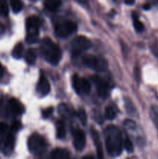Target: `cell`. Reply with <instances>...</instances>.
<instances>
[{"label":"cell","instance_id":"cell-1","mask_svg":"<svg viewBox=\"0 0 158 159\" xmlns=\"http://www.w3.org/2000/svg\"><path fill=\"white\" fill-rule=\"evenodd\" d=\"M105 148L108 155L119 156L122 151V139L119 129L115 126H108L105 129Z\"/></svg>","mask_w":158,"mask_h":159},{"label":"cell","instance_id":"cell-2","mask_svg":"<svg viewBox=\"0 0 158 159\" xmlns=\"http://www.w3.org/2000/svg\"><path fill=\"white\" fill-rule=\"evenodd\" d=\"M41 52L46 61L53 65H57L61 60V50L49 37H45L42 40Z\"/></svg>","mask_w":158,"mask_h":159},{"label":"cell","instance_id":"cell-3","mask_svg":"<svg viewBox=\"0 0 158 159\" xmlns=\"http://www.w3.org/2000/svg\"><path fill=\"white\" fill-rule=\"evenodd\" d=\"M40 23H41V21L36 16H29L26 20V41L29 43H37L38 40Z\"/></svg>","mask_w":158,"mask_h":159},{"label":"cell","instance_id":"cell-4","mask_svg":"<svg viewBox=\"0 0 158 159\" xmlns=\"http://www.w3.org/2000/svg\"><path fill=\"white\" fill-rule=\"evenodd\" d=\"M28 148L33 155H41L46 151V142L43 136L38 134H33L28 139Z\"/></svg>","mask_w":158,"mask_h":159},{"label":"cell","instance_id":"cell-5","mask_svg":"<svg viewBox=\"0 0 158 159\" xmlns=\"http://www.w3.org/2000/svg\"><path fill=\"white\" fill-rule=\"evenodd\" d=\"M82 61L85 66L96 71H103L108 68V63L105 59L94 54H85L82 57Z\"/></svg>","mask_w":158,"mask_h":159},{"label":"cell","instance_id":"cell-6","mask_svg":"<svg viewBox=\"0 0 158 159\" xmlns=\"http://www.w3.org/2000/svg\"><path fill=\"white\" fill-rule=\"evenodd\" d=\"M77 24L71 20H64L57 23L55 26L56 35L60 38H66L77 30Z\"/></svg>","mask_w":158,"mask_h":159},{"label":"cell","instance_id":"cell-7","mask_svg":"<svg viewBox=\"0 0 158 159\" xmlns=\"http://www.w3.org/2000/svg\"><path fill=\"white\" fill-rule=\"evenodd\" d=\"M91 46V43L88 37L77 36L71 42V53L73 55H78L88 50Z\"/></svg>","mask_w":158,"mask_h":159},{"label":"cell","instance_id":"cell-8","mask_svg":"<svg viewBox=\"0 0 158 159\" xmlns=\"http://www.w3.org/2000/svg\"><path fill=\"white\" fill-rule=\"evenodd\" d=\"M15 147V138L12 133L8 132L4 136L0 137V152L5 155H9Z\"/></svg>","mask_w":158,"mask_h":159},{"label":"cell","instance_id":"cell-9","mask_svg":"<svg viewBox=\"0 0 158 159\" xmlns=\"http://www.w3.org/2000/svg\"><path fill=\"white\" fill-rule=\"evenodd\" d=\"M73 87L76 93L79 95L88 94L91 90V84L86 79L79 77L75 75L73 77Z\"/></svg>","mask_w":158,"mask_h":159},{"label":"cell","instance_id":"cell-10","mask_svg":"<svg viewBox=\"0 0 158 159\" xmlns=\"http://www.w3.org/2000/svg\"><path fill=\"white\" fill-rule=\"evenodd\" d=\"M94 83H95L96 89H97L98 94L99 96L102 98H106L109 95L110 92V85L105 79L102 78L95 76L93 78Z\"/></svg>","mask_w":158,"mask_h":159},{"label":"cell","instance_id":"cell-11","mask_svg":"<svg viewBox=\"0 0 158 159\" xmlns=\"http://www.w3.org/2000/svg\"><path fill=\"white\" fill-rule=\"evenodd\" d=\"M73 144L76 150L78 152L83 150L86 145V137L85 133L80 129H77L74 131Z\"/></svg>","mask_w":158,"mask_h":159},{"label":"cell","instance_id":"cell-12","mask_svg":"<svg viewBox=\"0 0 158 159\" xmlns=\"http://www.w3.org/2000/svg\"><path fill=\"white\" fill-rule=\"evenodd\" d=\"M37 91L41 96H45L49 94L50 91V85L47 79L43 75H41L39 79L37 85Z\"/></svg>","mask_w":158,"mask_h":159},{"label":"cell","instance_id":"cell-13","mask_svg":"<svg viewBox=\"0 0 158 159\" xmlns=\"http://www.w3.org/2000/svg\"><path fill=\"white\" fill-rule=\"evenodd\" d=\"M9 109L11 113L15 115V116L22 114L24 112V107L23 106V104L20 101L17 100L16 99H14V98L9 99Z\"/></svg>","mask_w":158,"mask_h":159},{"label":"cell","instance_id":"cell-14","mask_svg":"<svg viewBox=\"0 0 158 159\" xmlns=\"http://www.w3.org/2000/svg\"><path fill=\"white\" fill-rule=\"evenodd\" d=\"M91 134L92 137L93 141H94V146L96 148L98 157L99 159H103V149H102V141H101L99 133L94 129H92V130H91Z\"/></svg>","mask_w":158,"mask_h":159},{"label":"cell","instance_id":"cell-15","mask_svg":"<svg viewBox=\"0 0 158 159\" xmlns=\"http://www.w3.org/2000/svg\"><path fill=\"white\" fill-rule=\"evenodd\" d=\"M58 113L61 116L64 118H71L74 116V109L69 105L65 103L60 104L58 107Z\"/></svg>","mask_w":158,"mask_h":159},{"label":"cell","instance_id":"cell-16","mask_svg":"<svg viewBox=\"0 0 158 159\" xmlns=\"http://www.w3.org/2000/svg\"><path fill=\"white\" fill-rule=\"evenodd\" d=\"M52 159H70L71 155L68 150L64 148H56L51 152Z\"/></svg>","mask_w":158,"mask_h":159},{"label":"cell","instance_id":"cell-17","mask_svg":"<svg viewBox=\"0 0 158 159\" xmlns=\"http://www.w3.org/2000/svg\"><path fill=\"white\" fill-rule=\"evenodd\" d=\"M56 133L59 139H62L66 135V126L63 120H57L56 123Z\"/></svg>","mask_w":158,"mask_h":159},{"label":"cell","instance_id":"cell-18","mask_svg":"<svg viewBox=\"0 0 158 159\" xmlns=\"http://www.w3.org/2000/svg\"><path fill=\"white\" fill-rule=\"evenodd\" d=\"M61 5V0H44V6L50 11H56Z\"/></svg>","mask_w":158,"mask_h":159},{"label":"cell","instance_id":"cell-19","mask_svg":"<svg viewBox=\"0 0 158 159\" xmlns=\"http://www.w3.org/2000/svg\"><path fill=\"white\" fill-rule=\"evenodd\" d=\"M25 60L29 65H33L37 60V52L33 48H29L25 54Z\"/></svg>","mask_w":158,"mask_h":159},{"label":"cell","instance_id":"cell-20","mask_svg":"<svg viewBox=\"0 0 158 159\" xmlns=\"http://www.w3.org/2000/svg\"><path fill=\"white\" fill-rule=\"evenodd\" d=\"M150 116L153 124L158 130V107L153 105L150 109Z\"/></svg>","mask_w":158,"mask_h":159},{"label":"cell","instance_id":"cell-21","mask_svg":"<svg viewBox=\"0 0 158 159\" xmlns=\"http://www.w3.org/2000/svg\"><path fill=\"white\" fill-rule=\"evenodd\" d=\"M23 54V46L21 43H19L15 44L13 50L12 51V57H15L16 59L21 58Z\"/></svg>","mask_w":158,"mask_h":159},{"label":"cell","instance_id":"cell-22","mask_svg":"<svg viewBox=\"0 0 158 159\" xmlns=\"http://www.w3.org/2000/svg\"><path fill=\"white\" fill-rule=\"evenodd\" d=\"M10 6L12 11L15 13L20 12L23 7V4L21 0H10Z\"/></svg>","mask_w":158,"mask_h":159},{"label":"cell","instance_id":"cell-23","mask_svg":"<svg viewBox=\"0 0 158 159\" xmlns=\"http://www.w3.org/2000/svg\"><path fill=\"white\" fill-rule=\"evenodd\" d=\"M133 26H134L135 29L138 31V32H141V31L143 30L144 26L143 24V23L141 21H139V19H138L137 15L135 12H133Z\"/></svg>","mask_w":158,"mask_h":159},{"label":"cell","instance_id":"cell-24","mask_svg":"<svg viewBox=\"0 0 158 159\" xmlns=\"http://www.w3.org/2000/svg\"><path fill=\"white\" fill-rule=\"evenodd\" d=\"M9 11L7 0H0V14L3 16H7L9 15Z\"/></svg>","mask_w":158,"mask_h":159},{"label":"cell","instance_id":"cell-25","mask_svg":"<svg viewBox=\"0 0 158 159\" xmlns=\"http://www.w3.org/2000/svg\"><path fill=\"white\" fill-rule=\"evenodd\" d=\"M116 110H115L112 107H111V106H108V107H107L106 108H105V116L107 119L113 120L115 117H116Z\"/></svg>","mask_w":158,"mask_h":159},{"label":"cell","instance_id":"cell-26","mask_svg":"<svg viewBox=\"0 0 158 159\" xmlns=\"http://www.w3.org/2000/svg\"><path fill=\"white\" fill-rule=\"evenodd\" d=\"M77 116H78L79 120L82 123L83 125H86L87 124V113L84 109H79L77 111Z\"/></svg>","mask_w":158,"mask_h":159},{"label":"cell","instance_id":"cell-27","mask_svg":"<svg viewBox=\"0 0 158 159\" xmlns=\"http://www.w3.org/2000/svg\"><path fill=\"white\" fill-rule=\"evenodd\" d=\"M123 145H124V148H125V150H126L128 152H133V149H134L133 144V142H132L131 140H130L129 138H126L125 140H124Z\"/></svg>","mask_w":158,"mask_h":159},{"label":"cell","instance_id":"cell-28","mask_svg":"<svg viewBox=\"0 0 158 159\" xmlns=\"http://www.w3.org/2000/svg\"><path fill=\"white\" fill-rule=\"evenodd\" d=\"M8 130H9V127L7 124L4 122H0V137L8 133Z\"/></svg>","mask_w":158,"mask_h":159},{"label":"cell","instance_id":"cell-29","mask_svg":"<svg viewBox=\"0 0 158 159\" xmlns=\"http://www.w3.org/2000/svg\"><path fill=\"white\" fill-rule=\"evenodd\" d=\"M53 112H54V108L52 107H50L43 110L42 115H43V116L44 118H49L53 113Z\"/></svg>","mask_w":158,"mask_h":159},{"label":"cell","instance_id":"cell-30","mask_svg":"<svg viewBox=\"0 0 158 159\" xmlns=\"http://www.w3.org/2000/svg\"><path fill=\"white\" fill-rule=\"evenodd\" d=\"M21 127V124H20V121H14L12 124V127H11V129H12V131H16L19 129Z\"/></svg>","mask_w":158,"mask_h":159},{"label":"cell","instance_id":"cell-31","mask_svg":"<svg viewBox=\"0 0 158 159\" xmlns=\"http://www.w3.org/2000/svg\"><path fill=\"white\" fill-rule=\"evenodd\" d=\"M4 68H3V66L2 65V64L0 63V79H2V78L3 77V75H4Z\"/></svg>","mask_w":158,"mask_h":159},{"label":"cell","instance_id":"cell-32","mask_svg":"<svg viewBox=\"0 0 158 159\" xmlns=\"http://www.w3.org/2000/svg\"><path fill=\"white\" fill-rule=\"evenodd\" d=\"M123 1L127 5H133L134 3L135 0H123Z\"/></svg>","mask_w":158,"mask_h":159},{"label":"cell","instance_id":"cell-33","mask_svg":"<svg viewBox=\"0 0 158 159\" xmlns=\"http://www.w3.org/2000/svg\"><path fill=\"white\" fill-rule=\"evenodd\" d=\"M143 9H145V10H148V9H150V4L146 3V4H144L143 6Z\"/></svg>","mask_w":158,"mask_h":159},{"label":"cell","instance_id":"cell-34","mask_svg":"<svg viewBox=\"0 0 158 159\" xmlns=\"http://www.w3.org/2000/svg\"><path fill=\"white\" fill-rule=\"evenodd\" d=\"M82 159H94V158L91 155H87V156H85L82 158Z\"/></svg>","mask_w":158,"mask_h":159}]
</instances>
